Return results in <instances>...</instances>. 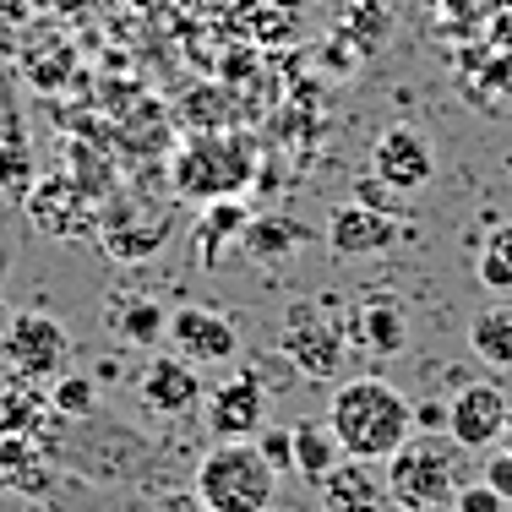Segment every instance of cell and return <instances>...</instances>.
Wrapping results in <instances>:
<instances>
[{
  "label": "cell",
  "mask_w": 512,
  "mask_h": 512,
  "mask_svg": "<svg viewBox=\"0 0 512 512\" xmlns=\"http://www.w3.org/2000/svg\"><path fill=\"white\" fill-rule=\"evenodd\" d=\"M327 431H333L344 458L387 463L414 436V404L393 382H382V376H355V382L333 387Z\"/></svg>",
  "instance_id": "obj_1"
},
{
  "label": "cell",
  "mask_w": 512,
  "mask_h": 512,
  "mask_svg": "<svg viewBox=\"0 0 512 512\" xmlns=\"http://www.w3.org/2000/svg\"><path fill=\"white\" fill-rule=\"evenodd\" d=\"M44 453L55 458V469H77L88 480H115V485H148V474L158 469V447L148 436L104 420V414L60 420Z\"/></svg>",
  "instance_id": "obj_2"
},
{
  "label": "cell",
  "mask_w": 512,
  "mask_h": 512,
  "mask_svg": "<svg viewBox=\"0 0 512 512\" xmlns=\"http://www.w3.org/2000/svg\"><path fill=\"white\" fill-rule=\"evenodd\" d=\"M278 474L251 442H213L191 469V496L207 512H273Z\"/></svg>",
  "instance_id": "obj_3"
},
{
  "label": "cell",
  "mask_w": 512,
  "mask_h": 512,
  "mask_svg": "<svg viewBox=\"0 0 512 512\" xmlns=\"http://www.w3.org/2000/svg\"><path fill=\"white\" fill-rule=\"evenodd\" d=\"M256 175V142L240 131H202L175 153V191L191 202H229Z\"/></svg>",
  "instance_id": "obj_4"
},
{
  "label": "cell",
  "mask_w": 512,
  "mask_h": 512,
  "mask_svg": "<svg viewBox=\"0 0 512 512\" xmlns=\"http://www.w3.org/2000/svg\"><path fill=\"white\" fill-rule=\"evenodd\" d=\"M387 502H398L404 512H425V507H447L458 496V447L453 436L420 431L387 458Z\"/></svg>",
  "instance_id": "obj_5"
},
{
  "label": "cell",
  "mask_w": 512,
  "mask_h": 512,
  "mask_svg": "<svg viewBox=\"0 0 512 512\" xmlns=\"http://www.w3.org/2000/svg\"><path fill=\"white\" fill-rule=\"evenodd\" d=\"M349 349V322L333 311V300H295L278 322V355L295 365L306 382H333Z\"/></svg>",
  "instance_id": "obj_6"
},
{
  "label": "cell",
  "mask_w": 512,
  "mask_h": 512,
  "mask_svg": "<svg viewBox=\"0 0 512 512\" xmlns=\"http://www.w3.org/2000/svg\"><path fill=\"white\" fill-rule=\"evenodd\" d=\"M0 360L11 365L17 382H55V376H66L71 333L50 311H17L6 338H0Z\"/></svg>",
  "instance_id": "obj_7"
},
{
  "label": "cell",
  "mask_w": 512,
  "mask_h": 512,
  "mask_svg": "<svg viewBox=\"0 0 512 512\" xmlns=\"http://www.w3.org/2000/svg\"><path fill=\"white\" fill-rule=\"evenodd\" d=\"M164 338H169V349H175L180 360H191V365H229L240 355V327H235V316L218 311V306L169 311Z\"/></svg>",
  "instance_id": "obj_8"
},
{
  "label": "cell",
  "mask_w": 512,
  "mask_h": 512,
  "mask_svg": "<svg viewBox=\"0 0 512 512\" xmlns=\"http://www.w3.org/2000/svg\"><path fill=\"white\" fill-rule=\"evenodd\" d=\"M436 175V148L420 126H387L371 142V180H382L398 197H414L420 186H431Z\"/></svg>",
  "instance_id": "obj_9"
},
{
  "label": "cell",
  "mask_w": 512,
  "mask_h": 512,
  "mask_svg": "<svg viewBox=\"0 0 512 512\" xmlns=\"http://www.w3.org/2000/svg\"><path fill=\"white\" fill-rule=\"evenodd\" d=\"M202 414H207V436L213 442H251L267 425V404H262V382L256 376H229L213 393H202Z\"/></svg>",
  "instance_id": "obj_10"
},
{
  "label": "cell",
  "mask_w": 512,
  "mask_h": 512,
  "mask_svg": "<svg viewBox=\"0 0 512 512\" xmlns=\"http://www.w3.org/2000/svg\"><path fill=\"white\" fill-rule=\"evenodd\" d=\"M507 393L491 382H469L463 393L447 404V436H453L458 453H474V447H496L507 425Z\"/></svg>",
  "instance_id": "obj_11"
},
{
  "label": "cell",
  "mask_w": 512,
  "mask_h": 512,
  "mask_svg": "<svg viewBox=\"0 0 512 512\" xmlns=\"http://www.w3.org/2000/svg\"><path fill=\"white\" fill-rule=\"evenodd\" d=\"M322 240H327V251H333V256L360 262V256H376V251L398 246V218L393 213H376V207H365V202H344V207H333Z\"/></svg>",
  "instance_id": "obj_12"
},
{
  "label": "cell",
  "mask_w": 512,
  "mask_h": 512,
  "mask_svg": "<svg viewBox=\"0 0 512 512\" xmlns=\"http://www.w3.org/2000/svg\"><path fill=\"white\" fill-rule=\"evenodd\" d=\"M327 512H382L387 507V480L376 474L371 458H338L333 469L316 480Z\"/></svg>",
  "instance_id": "obj_13"
},
{
  "label": "cell",
  "mask_w": 512,
  "mask_h": 512,
  "mask_svg": "<svg viewBox=\"0 0 512 512\" xmlns=\"http://www.w3.org/2000/svg\"><path fill=\"white\" fill-rule=\"evenodd\" d=\"M33 180V153H28V120L11 77L0 71V197H28Z\"/></svg>",
  "instance_id": "obj_14"
},
{
  "label": "cell",
  "mask_w": 512,
  "mask_h": 512,
  "mask_svg": "<svg viewBox=\"0 0 512 512\" xmlns=\"http://www.w3.org/2000/svg\"><path fill=\"white\" fill-rule=\"evenodd\" d=\"M202 404V371L180 355H158L142 371V409L148 414H191Z\"/></svg>",
  "instance_id": "obj_15"
},
{
  "label": "cell",
  "mask_w": 512,
  "mask_h": 512,
  "mask_svg": "<svg viewBox=\"0 0 512 512\" xmlns=\"http://www.w3.org/2000/svg\"><path fill=\"white\" fill-rule=\"evenodd\" d=\"M349 322V338L365 344L371 355H398V349L409 344V316H404V300L393 295H365L355 316H344Z\"/></svg>",
  "instance_id": "obj_16"
},
{
  "label": "cell",
  "mask_w": 512,
  "mask_h": 512,
  "mask_svg": "<svg viewBox=\"0 0 512 512\" xmlns=\"http://www.w3.org/2000/svg\"><path fill=\"white\" fill-rule=\"evenodd\" d=\"M104 322L115 327L120 338H126L131 349H153L158 338H164V322H169V311L158 306L153 295H115L104 306Z\"/></svg>",
  "instance_id": "obj_17"
},
{
  "label": "cell",
  "mask_w": 512,
  "mask_h": 512,
  "mask_svg": "<svg viewBox=\"0 0 512 512\" xmlns=\"http://www.w3.org/2000/svg\"><path fill=\"white\" fill-rule=\"evenodd\" d=\"M469 349L491 371H512V306H485L469 322Z\"/></svg>",
  "instance_id": "obj_18"
},
{
  "label": "cell",
  "mask_w": 512,
  "mask_h": 512,
  "mask_svg": "<svg viewBox=\"0 0 512 512\" xmlns=\"http://www.w3.org/2000/svg\"><path fill=\"white\" fill-rule=\"evenodd\" d=\"M240 229H246V207H240V197L207 202L202 207V224H197V256H202V267H218L224 240H240Z\"/></svg>",
  "instance_id": "obj_19"
},
{
  "label": "cell",
  "mask_w": 512,
  "mask_h": 512,
  "mask_svg": "<svg viewBox=\"0 0 512 512\" xmlns=\"http://www.w3.org/2000/svg\"><path fill=\"white\" fill-rule=\"evenodd\" d=\"M289 442H295V469L306 474V485H316L338 458H344V453H338V442H333V431H327V425H316V420L289 425Z\"/></svg>",
  "instance_id": "obj_20"
},
{
  "label": "cell",
  "mask_w": 512,
  "mask_h": 512,
  "mask_svg": "<svg viewBox=\"0 0 512 512\" xmlns=\"http://www.w3.org/2000/svg\"><path fill=\"white\" fill-rule=\"evenodd\" d=\"M300 224L295 218H246V229H240V246H246V256H256V262H278V256H289L300 246Z\"/></svg>",
  "instance_id": "obj_21"
},
{
  "label": "cell",
  "mask_w": 512,
  "mask_h": 512,
  "mask_svg": "<svg viewBox=\"0 0 512 512\" xmlns=\"http://www.w3.org/2000/svg\"><path fill=\"white\" fill-rule=\"evenodd\" d=\"M50 409L60 420H88V414H99V387H93L88 376H55Z\"/></svg>",
  "instance_id": "obj_22"
},
{
  "label": "cell",
  "mask_w": 512,
  "mask_h": 512,
  "mask_svg": "<svg viewBox=\"0 0 512 512\" xmlns=\"http://www.w3.org/2000/svg\"><path fill=\"white\" fill-rule=\"evenodd\" d=\"M256 453H262V463L273 474L295 469V442H289V431H278V425H262V431H256Z\"/></svg>",
  "instance_id": "obj_23"
},
{
  "label": "cell",
  "mask_w": 512,
  "mask_h": 512,
  "mask_svg": "<svg viewBox=\"0 0 512 512\" xmlns=\"http://www.w3.org/2000/svg\"><path fill=\"white\" fill-rule=\"evenodd\" d=\"M453 512H507V502H502V496H496L485 480H474V485H458Z\"/></svg>",
  "instance_id": "obj_24"
},
{
  "label": "cell",
  "mask_w": 512,
  "mask_h": 512,
  "mask_svg": "<svg viewBox=\"0 0 512 512\" xmlns=\"http://www.w3.org/2000/svg\"><path fill=\"white\" fill-rule=\"evenodd\" d=\"M474 267H480V284L485 289H512V262H507L502 251L480 246V262H474Z\"/></svg>",
  "instance_id": "obj_25"
},
{
  "label": "cell",
  "mask_w": 512,
  "mask_h": 512,
  "mask_svg": "<svg viewBox=\"0 0 512 512\" xmlns=\"http://www.w3.org/2000/svg\"><path fill=\"white\" fill-rule=\"evenodd\" d=\"M485 485H491L496 496H502V502L512 507V453L502 447V453H491V463H485V474H480Z\"/></svg>",
  "instance_id": "obj_26"
},
{
  "label": "cell",
  "mask_w": 512,
  "mask_h": 512,
  "mask_svg": "<svg viewBox=\"0 0 512 512\" xmlns=\"http://www.w3.org/2000/svg\"><path fill=\"white\" fill-rule=\"evenodd\" d=\"M158 512H207L191 491H158Z\"/></svg>",
  "instance_id": "obj_27"
},
{
  "label": "cell",
  "mask_w": 512,
  "mask_h": 512,
  "mask_svg": "<svg viewBox=\"0 0 512 512\" xmlns=\"http://www.w3.org/2000/svg\"><path fill=\"white\" fill-rule=\"evenodd\" d=\"M491 251H502L507 262H512V224H502V229H491V240H485Z\"/></svg>",
  "instance_id": "obj_28"
},
{
  "label": "cell",
  "mask_w": 512,
  "mask_h": 512,
  "mask_svg": "<svg viewBox=\"0 0 512 512\" xmlns=\"http://www.w3.org/2000/svg\"><path fill=\"white\" fill-rule=\"evenodd\" d=\"M420 420L431 425V431H436V425H447V404H425V409H420Z\"/></svg>",
  "instance_id": "obj_29"
},
{
  "label": "cell",
  "mask_w": 512,
  "mask_h": 512,
  "mask_svg": "<svg viewBox=\"0 0 512 512\" xmlns=\"http://www.w3.org/2000/svg\"><path fill=\"white\" fill-rule=\"evenodd\" d=\"M502 447L512 453V409H507V425H502Z\"/></svg>",
  "instance_id": "obj_30"
},
{
  "label": "cell",
  "mask_w": 512,
  "mask_h": 512,
  "mask_svg": "<svg viewBox=\"0 0 512 512\" xmlns=\"http://www.w3.org/2000/svg\"><path fill=\"white\" fill-rule=\"evenodd\" d=\"M6 267H11V256H6V251H0V278H6Z\"/></svg>",
  "instance_id": "obj_31"
},
{
  "label": "cell",
  "mask_w": 512,
  "mask_h": 512,
  "mask_svg": "<svg viewBox=\"0 0 512 512\" xmlns=\"http://www.w3.org/2000/svg\"><path fill=\"white\" fill-rule=\"evenodd\" d=\"M425 512H453V502H447V507H425Z\"/></svg>",
  "instance_id": "obj_32"
}]
</instances>
